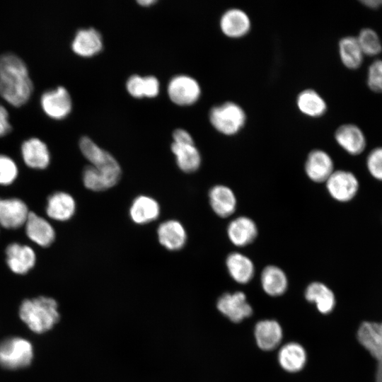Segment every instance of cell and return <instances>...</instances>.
<instances>
[{"label": "cell", "mask_w": 382, "mask_h": 382, "mask_svg": "<svg viewBox=\"0 0 382 382\" xmlns=\"http://www.w3.org/2000/svg\"><path fill=\"white\" fill-rule=\"evenodd\" d=\"M33 90L26 64L11 52L0 55V95L10 104L21 106Z\"/></svg>", "instance_id": "cell-1"}, {"label": "cell", "mask_w": 382, "mask_h": 382, "mask_svg": "<svg viewBox=\"0 0 382 382\" xmlns=\"http://www.w3.org/2000/svg\"><path fill=\"white\" fill-rule=\"evenodd\" d=\"M18 314L26 326L37 334L50 330L60 319L57 302L44 296L24 299L19 306Z\"/></svg>", "instance_id": "cell-2"}, {"label": "cell", "mask_w": 382, "mask_h": 382, "mask_svg": "<svg viewBox=\"0 0 382 382\" xmlns=\"http://www.w3.org/2000/svg\"><path fill=\"white\" fill-rule=\"evenodd\" d=\"M209 118L214 128L226 136L238 134L247 120L244 109L233 101H226L212 107Z\"/></svg>", "instance_id": "cell-3"}, {"label": "cell", "mask_w": 382, "mask_h": 382, "mask_svg": "<svg viewBox=\"0 0 382 382\" xmlns=\"http://www.w3.org/2000/svg\"><path fill=\"white\" fill-rule=\"evenodd\" d=\"M34 350L30 342L18 336H10L0 342V366L14 371L27 368L33 362Z\"/></svg>", "instance_id": "cell-4"}, {"label": "cell", "mask_w": 382, "mask_h": 382, "mask_svg": "<svg viewBox=\"0 0 382 382\" xmlns=\"http://www.w3.org/2000/svg\"><path fill=\"white\" fill-rule=\"evenodd\" d=\"M79 146L83 156L91 163V166L107 175L120 180L121 168L117 160L110 153L86 136L81 138Z\"/></svg>", "instance_id": "cell-5"}, {"label": "cell", "mask_w": 382, "mask_h": 382, "mask_svg": "<svg viewBox=\"0 0 382 382\" xmlns=\"http://www.w3.org/2000/svg\"><path fill=\"white\" fill-rule=\"evenodd\" d=\"M330 197L339 202L352 201L359 190V181L352 172L345 170H335L325 182Z\"/></svg>", "instance_id": "cell-6"}, {"label": "cell", "mask_w": 382, "mask_h": 382, "mask_svg": "<svg viewBox=\"0 0 382 382\" xmlns=\"http://www.w3.org/2000/svg\"><path fill=\"white\" fill-rule=\"evenodd\" d=\"M218 310L231 321L240 323L253 314V308L243 292H226L216 302Z\"/></svg>", "instance_id": "cell-7"}, {"label": "cell", "mask_w": 382, "mask_h": 382, "mask_svg": "<svg viewBox=\"0 0 382 382\" xmlns=\"http://www.w3.org/2000/svg\"><path fill=\"white\" fill-rule=\"evenodd\" d=\"M170 98L175 103L185 105L195 103L201 94L199 83L187 75H178L170 81L168 85Z\"/></svg>", "instance_id": "cell-8"}, {"label": "cell", "mask_w": 382, "mask_h": 382, "mask_svg": "<svg viewBox=\"0 0 382 382\" xmlns=\"http://www.w3.org/2000/svg\"><path fill=\"white\" fill-rule=\"evenodd\" d=\"M334 137L337 144L347 154L358 156L366 147V138L362 129L357 125L346 123L340 125Z\"/></svg>", "instance_id": "cell-9"}, {"label": "cell", "mask_w": 382, "mask_h": 382, "mask_svg": "<svg viewBox=\"0 0 382 382\" xmlns=\"http://www.w3.org/2000/svg\"><path fill=\"white\" fill-rule=\"evenodd\" d=\"M222 33L229 38H241L246 35L251 28V21L248 13L238 8L225 11L219 21Z\"/></svg>", "instance_id": "cell-10"}, {"label": "cell", "mask_w": 382, "mask_h": 382, "mask_svg": "<svg viewBox=\"0 0 382 382\" xmlns=\"http://www.w3.org/2000/svg\"><path fill=\"white\" fill-rule=\"evenodd\" d=\"M29 213L21 199L0 197V226L4 228L17 229L25 225Z\"/></svg>", "instance_id": "cell-11"}, {"label": "cell", "mask_w": 382, "mask_h": 382, "mask_svg": "<svg viewBox=\"0 0 382 382\" xmlns=\"http://www.w3.org/2000/svg\"><path fill=\"white\" fill-rule=\"evenodd\" d=\"M41 105L50 117L62 119L71 111V99L64 87L58 86L43 93L41 96Z\"/></svg>", "instance_id": "cell-12"}, {"label": "cell", "mask_w": 382, "mask_h": 382, "mask_svg": "<svg viewBox=\"0 0 382 382\" xmlns=\"http://www.w3.org/2000/svg\"><path fill=\"white\" fill-rule=\"evenodd\" d=\"M334 171V162L328 153L322 149H314L308 154L305 172L310 180L325 183Z\"/></svg>", "instance_id": "cell-13"}, {"label": "cell", "mask_w": 382, "mask_h": 382, "mask_svg": "<svg viewBox=\"0 0 382 382\" xmlns=\"http://www.w3.org/2000/svg\"><path fill=\"white\" fill-rule=\"evenodd\" d=\"M6 260L9 269L17 274L28 273L35 265L34 250L28 245L10 243L6 248Z\"/></svg>", "instance_id": "cell-14"}, {"label": "cell", "mask_w": 382, "mask_h": 382, "mask_svg": "<svg viewBox=\"0 0 382 382\" xmlns=\"http://www.w3.org/2000/svg\"><path fill=\"white\" fill-rule=\"evenodd\" d=\"M158 239L168 250L182 249L187 242V233L183 224L174 219L162 222L157 228Z\"/></svg>", "instance_id": "cell-15"}, {"label": "cell", "mask_w": 382, "mask_h": 382, "mask_svg": "<svg viewBox=\"0 0 382 382\" xmlns=\"http://www.w3.org/2000/svg\"><path fill=\"white\" fill-rule=\"evenodd\" d=\"M254 335L259 348L264 351H271L281 343L283 330L277 321L272 319L262 320L255 325Z\"/></svg>", "instance_id": "cell-16"}, {"label": "cell", "mask_w": 382, "mask_h": 382, "mask_svg": "<svg viewBox=\"0 0 382 382\" xmlns=\"http://www.w3.org/2000/svg\"><path fill=\"white\" fill-rule=\"evenodd\" d=\"M27 236L42 247L50 246L55 238L52 226L44 218L34 212H30L25 224Z\"/></svg>", "instance_id": "cell-17"}, {"label": "cell", "mask_w": 382, "mask_h": 382, "mask_svg": "<svg viewBox=\"0 0 382 382\" xmlns=\"http://www.w3.org/2000/svg\"><path fill=\"white\" fill-rule=\"evenodd\" d=\"M257 232L255 221L245 216L233 219L227 227V235L230 241L238 247H243L253 243Z\"/></svg>", "instance_id": "cell-18"}, {"label": "cell", "mask_w": 382, "mask_h": 382, "mask_svg": "<svg viewBox=\"0 0 382 382\" xmlns=\"http://www.w3.org/2000/svg\"><path fill=\"white\" fill-rule=\"evenodd\" d=\"M357 339L374 358L382 361V323H362L357 330Z\"/></svg>", "instance_id": "cell-19"}, {"label": "cell", "mask_w": 382, "mask_h": 382, "mask_svg": "<svg viewBox=\"0 0 382 382\" xmlns=\"http://www.w3.org/2000/svg\"><path fill=\"white\" fill-rule=\"evenodd\" d=\"M209 200L211 208L220 217H228L236 211V197L228 186L223 185L213 186L209 192Z\"/></svg>", "instance_id": "cell-20"}, {"label": "cell", "mask_w": 382, "mask_h": 382, "mask_svg": "<svg viewBox=\"0 0 382 382\" xmlns=\"http://www.w3.org/2000/svg\"><path fill=\"white\" fill-rule=\"evenodd\" d=\"M21 153L25 163L35 169H45L50 161L47 145L37 138L25 140L21 146Z\"/></svg>", "instance_id": "cell-21"}, {"label": "cell", "mask_w": 382, "mask_h": 382, "mask_svg": "<svg viewBox=\"0 0 382 382\" xmlns=\"http://www.w3.org/2000/svg\"><path fill=\"white\" fill-rule=\"evenodd\" d=\"M76 211L74 197L64 192H56L47 199L46 212L54 220L65 221L70 219Z\"/></svg>", "instance_id": "cell-22"}, {"label": "cell", "mask_w": 382, "mask_h": 382, "mask_svg": "<svg viewBox=\"0 0 382 382\" xmlns=\"http://www.w3.org/2000/svg\"><path fill=\"white\" fill-rule=\"evenodd\" d=\"M160 205L154 198L139 195L134 198L129 208L132 221L139 225L156 220L160 215Z\"/></svg>", "instance_id": "cell-23"}, {"label": "cell", "mask_w": 382, "mask_h": 382, "mask_svg": "<svg viewBox=\"0 0 382 382\" xmlns=\"http://www.w3.org/2000/svg\"><path fill=\"white\" fill-rule=\"evenodd\" d=\"M280 366L289 373H296L303 369L307 361V354L304 347L297 342L284 345L278 353Z\"/></svg>", "instance_id": "cell-24"}, {"label": "cell", "mask_w": 382, "mask_h": 382, "mask_svg": "<svg viewBox=\"0 0 382 382\" xmlns=\"http://www.w3.org/2000/svg\"><path fill=\"white\" fill-rule=\"evenodd\" d=\"M74 52L83 57L96 54L103 47L100 33L93 28L79 30L72 41Z\"/></svg>", "instance_id": "cell-25"}, {"label": "cell", "mask_w": 382, "mask_h": 382, "mask_svg": "<svg viewBox=\"0 0 382 382\" xmlns=\"http://www.w3.org/2000/svg\"><path fill=\"white\" fill-rule=\"evenodd\" d=\"M226 265L231 277L237 283L247 284L254 276L255 266L253 261L241 253H230L226 257Z\"/></svg>", "instance_id": "cell-26"}, {"label": "cell", "mask_w": 382, "mask_h": 382, "mask_svg": "<svg viewBox=\"0 0 382 382\" xmlns=\"http://www.w3.org/2000/svg\"><path fill=\"white\" fill-rule=\"evenodd\" d=\"M296 103L299 110L310 117H320L328 110V105L322 96L316 90L306 88L296 97Z\"/></svg>", "instance_id": "cell-27"}, {"label": "cell", "mask_w": 382, "mask_h": 382, "mask_svg": "<svg viewBox=\"0 0 382 382\" xmlns=\"http://www.w3.org/2000/svg\"><path fill=\"white\" fill-rule=\"evenodd\" d=\"M305 298L316 304L318 311L323 314L330 313L335 306L333 291L325 284L315 282L308 285L305 290Z\"/></svg>", "instance_id": "cell-28"}, {"label": "cell", "mask_w": 382, "mask_h": 382, "mask_svg": "<svg viewBox=\"0 0 382 382\" xmlns=\"http://www.w3.org/2000/svg\"><path fill=\"white\" fill-rule=\"evenodd\" d=\"M264 291L271 296H279L284 294L288 287V279L285 272L279 267H265L260 277Z\"/></svg>", "instance_id": "cell-29"}, {"label": "cell", "mask_w": 382, "mask_h": 382, "mask_svg": "<svg viewBox=\"0 0 382 382\" xmlns=\"http://www.w3.org/2000/svg\"><path fill=\"white\" fill-rule=\"evenodd\" d=\"M338 52L341 62L350 70L358 69L364 62V55L357 37L347 35L338 42Z\"/></svg>", "instance_id": "cell-30"}, {"label": "cell", "mask_w": 382, "mask_h": 382, "mask_svg": "<svg viewBox=\"0 0 382 382\" xmlns=\"http://www.w3.org/2000/svg\"><path fill=\"white\" fill-rule=\"evenodd\" d=\"M171 150L175 156L179 168L185 173H193L201 165V155L194 144H178L173 142Z\"/></svg>", "instance_id": "cell-31"}, {"label": "cell", "mask_w": 382, "mask_h": 382, "mask_svg": "<svg viewBox=\"0 0 382 382\" xmlns=\"http://www.w3.org/2000/svg\"><path fill=\"white\" fill-rule=\"evenodd\" d=\"M128 92L134 97H154L159 92L158 80L154 76L141 77L134 74L126 83Z\"/></svg>", "instance_id": "cell-32"}, {"label": "cell", "mask_w": 382, "mask_h": 382, "mask_svg": "<svg viewBox=\"0 0 382 382\" xmlns=\"http://www.w3.org/2000/svg\"><path fill=\"white\" fill-rule=\"evenodd\" d=\"M84 186L92 191L100 192L114 187L118 180L112 178L92 166H86L82 174Z\"/></svg>", "instance_id": "cell-33"}, {"label": "cell", "mask_w": 382, "mask_h": 382, "mask_svg": "<svg viewBox=\"0 0 382 382\" xmlns=\"http://www.w3.org/2000/svg\"><path fill=\"white\" fill-rule=\"evenodd\" d=\"M357 39L364 56L376 57L382 52L381 38L374 29H361Z\"/></svg>", "instance_id": "cell-34"}, {"label": "cell", "mask_w": 382, "mask_h": 382, "mask_svg": "<svg viewBox=\"0 0 382 382\" xmlns=\"http://www.w3.org/2000/svg\"><path fill=\"white\" fill-rule=\"evenodd\" d=\"M366 167L369 175L382 182V146L371 149L366 158Z\"/></svg>", "instance_id": "cell-35"}, {"label": "cell", "mask_w": 382, "mask_h": 382, "mask_svg": "<svg viewBox=\"0 0 382 382\" xmlns=\"http://www.w3.org/2000/svg\"><path fill=\"white\" fill-rule=\"evenodd\" d=\"M366 85L371 91L382 94V59H375L369 65Z\"/></svg>", "instance_id": "cell-36"}, {"label": "cell", "mask_w": 382, "mask_h": 382, "mask_svg": "<svg viewBox=\"0 0 382 382\" xmlns=\"http://www.w3.org/2000/svg\"><path fill=\"white\" fill-rule=\"evenodd\" d=\"M18 176V168L10 157L0 154V185H9Z\"/></svg>", "instance_id": "cell-37"}, {"label": "cell", "mask_w": 382, "mask_h": 382, "mask_svg": "<svg viewBox=\"0 0 382 382\" xmlns=\"http://www.w3.org/2000/svg\"><path fill=\"white\" fill-rule=\"evenodd\" d=\"M11 129L8 111L2 105H0V137L6 135Z\"/></svg>", "instance_id": "cell-38"}, {"label": "cell", "mask_w": 382, "mask_h": 382, "mask_svg": "<svg viewBox=\"0 0 382 382\" xmlns=\"http://www.w3.org/2000/svg\"><path fill=\"white\" fill-rule=\"evenodd\" d=\"M174 142L178 144H194L191 134L183 129H176L173 134Z\"/></svg>", "instance_id": "cell-39"}, {"label": "cell", "mask_w": 382, "mask_h": 382, "mask_svg": "<svg viewBox=\"0 0 382 382\" xmlns=\"http://www.w3.org/2000/svg\"><path fill=\"white\" fill-rule=\"evenodd\" d=\"M361 4L372 10H376L382 7V0H363Z\"/></svg>", "instance_id": "cell-40"}, {"label": "cell", "mask_w": 382, "mask_h": 382, "mask_svg": "<svg viewBox=\"0 0 382 382\" xmlns=\"http://www.w3.org/2000/svg\"><path fill=\"white\" fill-rule=\"evenodd\" d=\"M377 382H382V361L380 362V366L378 367Z\"/></svg>", "instance_id": "cell-41"}, {"label": "cell", "mask_w": 382, "mask_h": 382, "mask_svg": "<svg viewBox=\"0 0 382 382\" xmlns=\"http://www.w3.org/2000/svg\"><path fill=\"white\" fill-rule=\"evenodd\" d=\"M155 1H156L155 0H139L138 3H139L140 4L143 6H146V5L151 4L154 3Z\"/></svg>", "instance_id": "cell-42"}]
</instances>
